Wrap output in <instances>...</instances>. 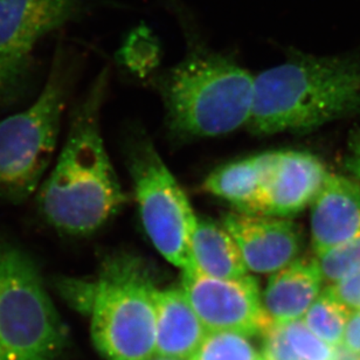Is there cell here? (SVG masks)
I'll return each mask as SVG.
<instances>
[{"instance_id":"obj_1","label":"cell","mask_w":360,"mask_h":360,"mask_svg":"<svg viewBox=\"0 0 360 360\" xmlns=\"http://www.w3.org/2000/svg\"><path fill=\"white\" fill-rule=\"evenodd\" d=\"M107 81L108 70H103L74 109L56 167L37 191L41 218L66 236L96 232L127 201L101 132Z\"/></svg>"},{"instance_id":"obj_2","label":"cell","mask_w":360,"mask_h":360,"mask_svg":"<svg viewBox=\"0 0 360 360\" xmlns=\"http://www.w3.org/2000/svg\"><path fill=\"white\" fill-rule=\"evenodd\" d=\"M178 15L186 54L156 82L169 129L181 139L229 135L250 122L255 77L229 53L210 49L183 10Z\"/></svg>"},{"instance_id":"obj_3","label":"cell","mask_w":360,"mask_h":360,"mask_svg":"<svg viewBox=\"0 0 360 360\" xmlns=\"http://www.w3.org/2000/svg\"><path fill=\"white\" fill-rule=\"evenodd\" d=\"M360 112V56L291 53L254 77L248 129L255 135L307 132Z\"/></svg>"},{"instance_id":"obj_4","label":"cell","mask_w":360,"mask_h":360,"mask_svg":"<svg viewBox=\"0 0 360 360\" xmlns=\"http://www.w3.org/2000/svg\"><path fill=\"white\" fill-rule=\"evenodd\" d=\"M90 331L107 360H148L156 351V291L143 259L127 252L104 259L86 284Z\"/></svg>"},{"instance_id":"obj_5","label":"cell","mask_w":360,"mask_h":360,"mask_svg":"<svg viewBox=\"0 0 360 360\" xmlns=\"http://www.w3.org/2000/svg\"><path fill=\"white\" fill-rule=\"evenodd\" d=\"M72 79L73 67L59 46L37 100L0 122V199L19 205L37 193L56 153Z\"/></svg>"},{"instance_id":"obj_6","label":"cell","mask_w":360,"mask_h":360,"mask_svg":"<svg viewBox=\"0 0 360 360\" xmlns=\"http://www.w3.org/2000/svg\"><path fill=\"white\" fill-rule=\"evenodd\" d=\"M66 340L34 260L0 236V360H56Z\"/></svg>"},{"instance_id":"obj_7","label":"cell","mask_w":360,"mask_h":360,"mask_svg":"<svg viewBox=\"0 0 360 360\" xmlns=\"http://www.w3.org/2000/svg\"><path fill=\"white\" fill-rule=\"evenodd\" d=\"M139 214L158 253L181 271L193 270L192 236L198 217L153 143L139 139L128 156Z\"/></svg>"},{"instance_id":"obj_8","label":"cell","mask_w":360,"mask_h":360,"mask_svg":"<svg viewBox=\"0 0 360 360\" xmlns=\"http://www.w3.org/2000/svg\"><path fill=\"white\" fill-rule=\"evenodd\" d=\"M181 289L207 333L264 335L271 326L262 305V294L250 274L236 278H215L183 271Z\"/></svg>"},{"instance_id":"obj_9","label":"cell","mask_w":360,"mask_h":360,"mask_svg":"<svg viewBox=\"0 0 360 360\" xmlns=\"http://www.w3.org/2000/svg\"><path fill=\"white\" fill-rule=\"evenodd\" d=\"M84 10V0H0V60L25 73L40 40Z\"/></svg>"},{"instance_id":"obj_10","label":"cell","mask_w":360,"mask_h":360,"mask_svg":"<svg viewBox=\"0 0 360 360\" xmlns=\"http://www.w3.org/2000/svg\"><path fill=\"white\" fill-rule=\"evenodd\" d=\"M322 162L301 151H271L260 197L250 214L288 218L311 205L328 176Z\"/></svg>"},{"instance_id":"obj_11","label":"cell","mask_w":360,"mask_h":360,"mask_svg":"<svg viewBox=\"0 0 360 360\" xmlns=\"http://www.w3.org/2000/svg\"><path fill=\"white\" fill-rule=\"evenodd\" d=\"M221 224L238 243L250 273H276L300 253V232L289 219L234 211Z\"/></svg>"},{"instance_id":"obj_12","label":"cell","mask_w":360,"mask_h":360,"mask_svg":"<svg viewBox=\"0 0 360 360\" xmlns=\"http://www.w3.org/2000/svg\"><path fill=\"white\" fill-rule=\"evenodd\" d=\"M312 248L316 257L360 236V184L329 174L311 202Z\"/></svg>"},{"instance_id":"obj_13","label":"cell","mask_w":360,"mask_h":360,"mask_svg":"<svg viewBox=\"0 0 360 360\" xmlns=\"http://www.w3.org/2000/svg\"><path fill=\"white\" fill-rule=\"evenodd\" d=\"M323 277L314 260L296 259L271 274L262 294V305L271 326L302 319L322 292Z\"/></svg>"},{"instance_id":"obj_14","label":"cell","mask_w":360,"mask_h":360,"mask_svg":"<svg viewBox=\"0 0 360 360\" xmlns=\"http://www.w3.org/2000/svg\"><path fill=\"white\" fill-rule=\"evenodd\" d=\"M156 351L158 357L191 360L207 335L181 288L156 291Z\"/></svg>"},{"instance_id":"obj_15","label":"cell","mask_w":360,"mask_h":360,"mask_svg":"<svg viewBox=\"0 0 360 360\" xmlns=\"http://www.w3.org/2000/svg\"><path fill=\"white\" fill-rule=\"evenodd\" d=\"M191 250L193 270L207 276L236 278L250 274L238 243L222 224L198 218Z\"/></svg>"},{"instance_id":"obj_16","label":"cell","mask_w":360,"mask_h":360,"mask_svg":"<svg viewBox=\"0 0 360 360\" xmlns=\"http://www.w3.org/2000/svg\"><path fill=\"white\" fill-rule=\"evenodd\" d=\"M269 153L226 164L204 181L207 193L224 199L236 211L250 213L264 186Z\"/></svg>"},{"instance_id":"obj_17","label":"cell","mask_w":360,"mask_h":360,"mask_svg":"<svg viewBox=\"0 0 360 360\" xmlns=\"http://www.w3.org/2000/svg\"><path fill=\"white\" fill-rule=\"evenodd\" d=\"M351 312L333 296L329 288L322 291L303 317L316 336L330 347H340Z\"/></svg>"},{"instance_id":"obj_18","label":"cell","mask_w":360,"mask_h":360,"mask_svg":"<svg viewBox=\"0 0 360 360\" xmlns=\"http://www.w3.org/2000/svg\"><path fill=\"white\" fill-rule=\"evenodd\" d=\"M191 360H262L247 336L229 331L208 333Z\"/></svg>"},{"instance_id":"obj_19","label":"cell","mask_w":360,"mask_h":360,"mask_svg":"<svg viewBox=\"0 0 360 360\" xmlns=\"http://www.w3.org/2000/svg\"><path fill=\"white\" fill-rule=\"evenodd\" d=\"M323 281L333 284L360 271V236L316 257Z\"/></svg>"},{"instance_id":"obj_20","label":"cell","mask_w":360,"mask_h":360,"mask_svg":"<svg viewBox=\"0 0 360 360\" xmlns=\"http://www.w3.org/2000/svg\"><path fill=\"white\" fill-rule=\"evenodd\" d=\"M121 54L125 66L136 73L146 74L158 63L160 47L150 30L139 27L129 34Z\"/></svg>"},{"instance_id":"obj_21","label":"cell","mask_w":360,"mask_h":360,"mask_svg":"<svg viewBox=\"0 0 360 360\" xmlns=\"http://www.w3.org/2000/svg\"><path fill=\"white\" fill-rule=\"evenodd\" d=\"M291 351L300 360H331L333 350L309 329L303 319L280 326Z\"/></svg>"},{"instance_id":"obj_22","label":"cell","mask_w":360,"mask_h":360,"mask_svg":"<svg viewBox=\"0 0 360 360\" xmlns=\"http://www.w3.org/2000/svg\"><path fill=\"white\" fill-rule=\"evenodd\" d=\"M261 356L264 360H300L291 351L280 326H270L264 333Z\"/></svg>"},{"instance_id":"obj_23","label":"cell","mask_w":360,"mask_h":360,"mask_svg":"<svg viewBox=\"0 0 360 360\" xmlns=\"http://www.w3.org/2000/svg\"><path fill=\"white\" fill-rule=\"evenodd\" d=\"M350 312L360 310V271L328 287Z\"/></svg>"},{"instance_id":"obj_24","label":"cell","mask_w":360,"mask_h":360,"mask_svg":"<svg viewBox=\"0 0 360 360\" xmlns=\"http://www.w3.org/2000/svg\"><path fill=\"white\" fill-rule=\"evenodd\" d=\"M24 75V72L15 70L0 60V102L5 97L10 96L15 87L20 84Z\"/></svg>"},{"instance_id":"obj_25","label":"cell","mask_w":360,"mask_h":360,"mask_svg":"<svg viewBox=\"0 0 360 360\" xmlns=\"http://www.w3.org/2000/svg\"><path fill=\"white\" fill-rule=\"evenodd\" d=\"M344 347L360 354V310L351 312L343 337Z\"/></svg>"},{"instance_id":"obj_26","label":"cell","mask_w":360,"mask_h":360,"mask_svg":"<svg viewBox=\"0 0 360 360\" xmlns=\"http://www.w3.org/2000/svg\"><path fill=\"white\" fill-rule=\"evenodd\" d=\"M344 164L347 170L360 180V131L352 132L349 142V153Z\"/></svg>"},{"instance_id":"obj_27","label":"cell","mask_w":360,"mask_h":360,"mask_svg":"<svg viewBox=\"0 0 360 360\" xmlns=\"http://www.w3.org/2000/svg\"><path fill=\"white\" fill-rule=\"evenodd\" d=\"M331 360H360V354H354L345 347H336Z\"/></svg>"},{"instance_id":"obj_28","label":"cell","mask_w":360,"mask_h":360,"mask_svg":"<svg viewBox=\"0 0 360 360\" xmlns=\"http://www.w3.org/2000/svg\"><path fill=\"white\" fill-rule=\"evenodd\" d=\"M148 360H178V359H171V358H164V357H158V358H155V359H151V358H150V359H148Z\"/></svg>"},{"instance_id":"obj_29","label":"cell","mask_w":360,"mask_h":360,"mask_svg":"<svg viewBox=\"0 0 360 360\" xmlns=\"http://www.w3.org/2000/svg\"><path fill=\"white\" fill-rule=\"evenodd\" d=\"M262 360H264V357H262Z\"/></svg>"}]
</instances>
